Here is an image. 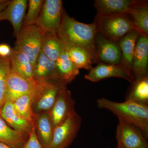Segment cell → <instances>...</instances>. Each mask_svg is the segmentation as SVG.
Wrapping results in <instances>:
<instances>
[{
  "instance_id": "11",
  "label": "cell",
  "mask_w": 148,
  "mask_h": 148,
  "mask_svg": "<svg viewBox=\"0 0 148 148\" xmlns=\"http://www.w3.org/2000/svg\"><path fill=\"white\" fill-rule=\"evenodd\" d=\"M110 77H118L132 83L134 81L131 74L121 64H111L100 63L92 68L84 76L85 78L92 82Z\"/></svg>"
},
{
  "instance_id": "5",
  "label": "cell",
  "mask_w": 148,
  "mask_h": 148,
  "mask_svg": "<svg viewBox=\"0 0 148 148\" xmlns=\"http://www.w3.org/2000/svg\"><path fill=\"white\" fill-rule=\"evenodd\" d=\"M67 84L60 79L38 82L34 92L32 108L35 115L50 110L55 103L58 92Z\"/></svg>"
},
{
  "instance_id": "17",
  "label": "cell",
  "mask_w": 148,
  "mask_h": 148,
  "mask_svg": "<svg viewBox=\"0 0 148 148\" xmlns=\"http://www.w3.org/2000/svg\"><path fill=\"white\" fill-rule=\"evenodd\" d=\"M33 79L39 83L60 79L56 73L55 62L47 57L41 51L34 67Z\"/></svg>"
},
{
  "instance_id": "10",
  "label": "cell",
  "mask_w": 148,
  "mask_h": 148,
  "mask_svg": "<svg viewBox=\"0 0 148 148\" xmlns=\"http://www.w3.org/2000/svg\"><path fill=\"white\" fill-rule=\"evenodd\" d=\"M38 82L27 79L11 69L8 77L6 87V100L13 101L21 95L33 92L38 86Z\"/></svg>"
},
{
  "instance_id": "13",
  "label": "cell",
  "mask_w": 148,
  "mask_h": 148,
  "mask_svg": "<svg viewBox=\"0 0 148 148\" xmlns=\"http://www.w3.org/2000/svg\"><path fill=\"white\" fill-rule=\"evenodd\" d=\"M95 43L100 62L101 61L105 64H121V51L118 42L107 39L97 33Z\"/></svg>"
},
{
  "instance_id": "9",
  "label": "cell",
  "mask_w": 148,
  "mask_h": 148,
  "mask_svg": "<svg viewBox=\"0 0 148 148\" xmlns=\"http://www.w3.org/2000/svg\"><path fill=\"white\" fill-rule=\"evenodd\" d=\"M75 101L67 87L63 88L58 92L55 103L47 112L53 128L61 124L75 112Z\"/></svg>"
},
{
  "instance_id": "12",
  "label": "cell",
  "mask_w": 148,
  "mask_h": 148,
  "mask_svg": "<svg viewBox=\"0 0 148 148\" xmlns=\"http://www.w3.org/2000/svg\"><path fill=\"white\" fill-rule=\"evenodd\" d=\"M148 36L140 35L135 45L132 65L134 80L148 76Z\"/></svg>"
},
{
  "instance_id": "3",
  "label": "cell",
  "mask_w": 148,
  "mask_h": 148,
  "mask_svg": "<svg viewBox=\"0 0 148 148\" xmlns=\"http://www.w3.org/2000/svg\"><path fill=\"white\" fill-rule=\"evenodd\" d=\"M93 23L97 33L107 39L118 42L129 32L136 30L126 14H97Z\"/></svg>"
},
{
  "instance_id": "14",
  "label": "cell",
  "mask_w": 148,
  "mask_h": 148,
  "mask_svg": "<svg viewBox=\"0 0 148 148\" xmlns=\"http://www.w3.org/2000/svg\"><path fill=\"white\" fill-rule=\"evenodd\" d=\"M28 3L27 0L10 1L7 6L0 13V21L8 20L10 22L15 37L18 35L23 25Z\"/></svg>"
},
{
  "instance_id": "27",
  "label": "cell",
  "mask_w": 148,
  "mask_h": 148,
  "mask_svg": "<svg viewBox=\"0 0 148 148\" xmlns=\"http://www.w3.org/2000/svg\"><path fill=\"white\" fill-rule=\"evenodd\" d=\"M35 90L21 95L12 101L16 113L22 118L34 125L36 115L33 112L32 104Z\"/></svg>"
},
{
  "instance_id": "7",
  "label": "cell",
  "mask_w": 148,
  "mask_h": 148,
  "mask_svg": "<svg viewBox=\"0 0 148 148\" xmlns=\"http://www.w3.org/2000/svg\"><path fill=\"white\" fill-rule=\"evenodd\" d=\"M116 148H148V138L136 125L118 119Z\"/></svg>"
},
{
  "instance_id": "32",
  "label": "cell",
  "mask_w": 148,
  "mask_h": 148,
  "mask_svg": "<svg viewBox=\"0 0 148 148\" xmlns=\"http://www.w3.org/2000/svg\"><path fill=\"white\" fill-rule=\"evenodd\" d=\"M10 2V1H6L5 0L4 2L0 3V13L7 6L9 3Z\"/></svg>"
},
{
  "instance_id": "15",
  "label": "cell",
  "mask_w": 148,
  "mask_h": 148,
  "mask_svg": "<svg viewBox=\"0 0 148 148\" xmlns=\"http://www.w3.org/2000/svg\"><path fill=\"white\" fill-rule=\"evenodd\" d=\"M0 113L3 119L11 128L29 136L34 125L22 118L16 113L12 101H6Z\"/></svg>"
},
{
  "instance_id": "33",
  "label": "cell",
  "mask_w": 148,
  "mask_h": 148,
  "mask_svg": "<svg viewBox=\"0 0 148 148\" xmlns=\"http://www.w3.org/2000/svg\"><path fill=\"white\" fill-rule=\"evenodd\" d=\"M0 148H11L4 143L0 142Z\"/></svg>"
},
{
  "instance_id": "6",
  "label": "cell",
  "mask_w": 148,
  "mask_h": 148,
  "mask_svg": "<svg viewBox=\"0 0 148 148\" xmlns=\"http://www.w3.org/2000/svg\"><path fill=\"white\" fill-rule=\"evenodd\" d=\"M81 117L76 111L53 129L49 148H68L76 138L81 125Z\"/></svg>"
},
{
  "instance_id": "21",
  "label": "cell",
  "mask_w": 148,
  "mask_h": 148,
  "mask_svg": "<svg viewBox=\"0 0 148 148\" xmlns=\"http://www.w3.org/2000/svg\"><path fill=\"white\" fill-rule=\"evenodd\" d=\"M55 63L58 78L67 84L72 82L79 73V69L71 61L65 49Z\"/></svg>"
},
{
  "instance_id": "2",
  "label": "cell",
  "mask_w": 148,
  "mask_h": 148,
  "mask_svg": "<svg viewBox=\"0 0 148 148\" xmlns=\"http://www.w3.org/2000/svg\"><path fill=\"white\" fill-rule=\"evenodd\" d=\"M99 108L106 109L118 118L136 125L148 138V105L132 101L116 102L102 98L96 101Z\"/></svg>"
},
{
  "instance_id": "16",
  "label": "cell",
  "mask_w": 148,
  "mask_h": 148,
  "mask_svg": "<svg viewBox=\"0 0 148 148\" xmlns=\"http://www.w3.org/2000/svg\"><path fill=\"white\" fill-rule=\"evenodd\" d=\"M126 14L140 35L148 36L147 2L135 1Z\"/></svg>"
},
{
  "instance_id": "29",
  "label": "cell",
  "mask_w": 148,
  "mask_h": 148,
  "mask_svg": "<svg viewBox=\"0 0 148 148\" xmlns=\"http://www.w3.org/2000/svg\"><path fill=\"white\" fill-rule=\"evenodd\" d=\"M43 0H29L28 12L24 17L23 25H36L40 13ZM22 25V26H23Z\"/></svg>"
},
{
  "instance_id": "24",
  "label": "cell",
  "mask_w": 148,
  "mask_h": 148,
  "mask_svg": "<svg viewBox=\"0 0 148 148\" xmlns=\"http://www.w3.org/2000/svg\"><path fill=\"white\" fill-rule=\"evenodd\" d=\"M9 58L12 68L15 71L25 78L34 80V67L24 53L14 47Z\"/></svg>"
},
{
  "instance_id": "18",
  "label": "cell",
  "mask_w": 148,
  "mask_h": 148,
  "mask_svg": "<svg viewBox=\"0 0 148 148\" xmlns=\"http://www.w3.org/2000/svg\"><path fill=\"white\" fill-rule=\"evenodd\" d=\"M140 35L137 30H134L118 42L121 51V64L132 75V59L136 42Z\"/></svg>"
},
{
  "instance_id": "23",
  "label": "cell",
  "mask_w": 148,
  "mask_h": 148,
  "mask_svg": "<svg viewBox=\"0 0 148 148\" xmlns=\"http://www.w3.org/2000/svg\"><path fill=\"white\" fill-rule=\"evenodd\" d=\"M64 49V43L56 33H44L41 51L47 57L56 62Z\"/></svg>"
},
{
  "instance_id": "28",
  "label": "cell",
  "mask_w": 148,
  "mask_h": 148,
  "mask_svg": "<svg viewBox=\"0 0 148 148\" xmlns=\"http://www.w3.org/2000/svg\"><path fill=\"white\" fill-rule=\"evenodd\" d=\"M11 69L9 57H0V112L6 101V87L7 79Z\"/></svg>"
},
{
  "instance_id": "4",
  "label": "cell",
  "mask_w": 148,
  "mask_h": 148,
  "mask_svg": "<svg viewBox=\"0 0 148 148\" xmlns=\"http://www.w3.org/2000/svg\"><path fill=\"white\" fill-rule=\"evenodd\" d=\"M44 35L36 25H23L16 36L14 48L27 56L34 68L41 51Z\"/></svg>"
},
{
  "instance_id": "19",
  "label": "cell",
  "mask_w": 148,
  "mask_h": 148,
  "mask_svg": "<svg viewBox=\"0 0 148 148\" xmlns=\"http://www.w3.org/2000/svg\"><path fill=\"white\" fill-rule=\"evenodd\" d=\"M135 1L131 0H96L94 6L99 15L126 14Z\"/></svg>"
},
{
  "instance_id": "35",
  "label": "cell",
  "mask_w": 148,
  "mask_h": 148,
  "mask_svg": "<svg viewBox=\"0 0 148 148\" xmlns=\"http://www.w3.org/2000/svg\"><path fill=\"white\" fill-rule=\"evenodd\" d=\"M110 148V147H108V148Z\"/></svg>"
},
{
  "instance_id": "25",
  "label": "cell",
  "mask_w": 148,
  "mask_h": 148,
  "mask_svg": "<svg viewBox=\"0 0 148 148\" xmlns=\"http://www.w3.org/2000/svg\"><path fill=\"white\" fill-rule=\"evenodd\" d=\"M63 42L69 58L78 69L89 71L92 69V65L94 63L90 56L87 52L81 48L65 42Z\"/></svg>"
},
{
  "instance_id": "26",
  "label": "cell",
  "mask_w": 148,
  "mask_h": 148,
  "mask_svg": "<svg viewBox=\"0 0 148 148\" xmlns=\"http://www.w3.org/2000/svg\"><path fill=\"white\" fill-rule=\"evenodd\" d=\"M126 94L125 101L148 105V77L134 80Z\"/></svg>"
},
{
  "instance_id": "31",
  "label": "cell",
  "mask_w": 148,
  "mask_h": 148,
  "mask_svg": "<svg viewBox=\"0 0 148 148\" xmlns=\"http://www.w3.org/2000/svg\"><path fill=\"white\" fill-rule=\"evenodd\" d=\"M12 49L5 43L0 44V57H9L12 52Z\"/></svg>"
},
{
  "instance_id": "22",
  "label": "cell",
  "mask_w": 148,
  "mask_h": 148,
  "mask_svg": "<svg viewBox=\"0 0 148 148\" xmlns=\"http://www.w3.org/2000/svg\"><path fill=\"white\" fill-rule=\"evenodd\" d=\"M28 137L11 128L3 119L0 113L1 143H4L11 148H22Z\"/></svg>"
},
{
  "instance_id": "30",
  "label": "cell",
  "mask_w": 148,
  "mask_h": 148,
  "mask_svg": "<svg viewBox=\"0 0 148 148\" xmlns=\"http://www.w3.org/2000/svg\"><path fill=\"white\" fill-rule=\"evenodd\" d=\"M22 148H44L37 138L34 126Z\"/></svg>"
},
{
  "instance_id": "8",
  "label": "cell",
  "mask_w": 148,
  "mask_h": 148,
  "mask_svg": "<svg viewBox=\"0 0 148 148\" xmlns=\"http://www.w3.org/2000/svg\"><path fill=\"white\" fill-rule=\"evenodd\" d=\"M64 9L61 0H45L36 25L44 33H57L60 29Z\"/></svg>"
},
{
  "instance_id": "34",
  "label": "cell",
  "mask_w": 148,
  "mask_h": 148,
  "mask_svg": "<svg viewBox=\"0 0 148 148\" xmlns=\"http://www.w3.org/2000/svg\"><path fill=\"white\" fill-rule=\"evenodd\" d=\"M5 1V0H0V3H1L4 2Z\"/></svg>"
},
{
  "instance_id": "20",
  "label": "cell",
  "mask_w": 148,
  "mask_h": 148,
  "mask_svg": "<svg viewBox=\"0 0 148 148\" xmlns=\"http://www.w3.org/2000/svg\"><path fill=\"white\" fill-rule=\"evenodd\" d=\"M34 126L37 138L42 145L44 148H49L53 129L47 112L36 115Z\"/></svg>"
},
{
  "instance_id": "1",
  "label": "cell",
  "mask_w": 148,
  "mask_h": 148,
  "mask_svg": "<svg viewBox=\"0 0 148 148\" xmlns=\"http://www.w3.org/2000/svg\"><path fill=\"white\" fill-rule=\"evenodd\" d=\"M94 23L86 24L77 21L64 10L60 29L56 34L63 41L82 49L90 56L93 63H101L95 49L97 34Z\"/></svg>"
}]
</instances>
